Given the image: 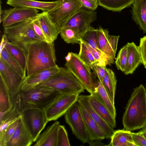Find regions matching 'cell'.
Listing matches in <instances>:
<instances>
[{"label":"cell","instance_id":"cell-8","mask_svg":"<svg viewBox=\"0 0 146 146\" xmlns=\"http://www.w3.org/2000/svg\"><path fill=\"white\" fill-rule=\"evenodd\" d=\"M21 116L33 142L36 141L49 122L44 110L34 108L27 109L21 112Z\"/></svg>","mask_w":146,"mask_h":146},{"label":"cell","instance_id":"cell-22","mask_svg":"<svg viewBox=\"0 0 146 146\" xmlns=\"http://www.w3.org/2000/svg\"><path fill=\"white\" fill-rule=\"evenodd\" d=\"M127 59V67L124 72L126 75L133 73L138 66L141 63V54L138 46L133 42H128Z\"/></svg>","mask_w":146,"mask_h":146},{"label":"cell","instance_id":"cell-28","mask_svg":"<svg viewBox=\"0 0 146 146\" xmlns=\"http://www.w3.org/2000/svg\"><path fill=\"white\" fill-rule=\"evenodd\" d=\"M117 80L114 72L107 68L102 83L113 103L115 104V97Z\"/></svg>","mask_w":146,"mask_h":146},{"label":"cell","instance_id":"cell-24","mask_svg":"<svg viewBox=\"0 0 146 146\" xmlns=\"http://www.w3.org/2000/svg\"><path fill=\"white\" fill-rule=\"evenodd\" d=\"M88 101L93 109L103 119L113 128L116 127L115 118L94 95H88Z\"/></svg>","mask_w":146,"mask_h":146},{"label":"cell","instance_id":"cell-10","mask_svg":"<svg viewBox=\"0 0 146 146\" xmlns=\"http://www.w3.org/2000/svg\"><path fill=\"white\" fill-rule=\"evenodd\" d=\"M78 93L60 94L44 110L48 121L56 120L64 115L78 101Z\"/></svg>","mask_w":146,"mask_h":146},{"label":"cell","instance_id":"cell-4","mask_svg":"<svg viewBox=\"0 0 146 146\" xmlns=\"http://www.w3.org/2000/svg\"><path fill=\"white\" fill-rule=\"evenodd\" d=\"M33 18L4 27L3 33L9 42L22 49L27 56L28 48L31 43L44 40L34 31L32 25Z\"/></svg>","mask_w":146,"mask_h":146},{"label":"cell","instance_id":"cell-25","mask_svg":"<svg viewBox=\"0 0 146 146\" xmlns=\"http://www.w3.org/2000/svg\"><path fill=\"white\" fill-rule=\"evenodd\" d=\"M91 94L94 95L115 118L116 113L115 104L112 102L102 83L99 80L93 92Z\"/></svg>","mask_w":146,"mask_h":146},{"label":"cell","instance_id":"cell-43","mask_svg":"<svg viewBox=\"0 0 146 146\" xmlns=\"http://www.w3.org/2000/svg\"><path fill=\"white\" fill-rule=\"evenodd\" d=\"M133 141L136 146H146V139L139 132H131Z\"/></svg>","mask_w":146,"mask_h":146},{"label":"cell","instance_id":"cell-48","mask_svg":"<svg viewBox=\"0 0 146 146\" xmlns=\"http://www.w3.org/2000/svg\"><path fill=\"white\" fill-rule=\"evenodd\" d=\"M72 57V52L68 53L67 55L65 57V59L66 61H68L70 60Z\"/></svg>","mask_w":146,"mask_h":146},{"label":"cell","instance_id":"cell-50","mask_svg":"<svg viewBox=\"0 0 146 146\" xmlns=\"http://www.w3.org/2000/svg\"><path fill=\"white\" fill-rule=\"evenodd\" d=\"M145 86H146V83Z\"/></svg>","mask_w":146,"mask_h":146},{"label":"cell","instance_id":"cell-26","mask_svg":"<svg viewBox=\"0 0 146 146\" xmlns=\"http://www.w3.org/2000/svg\"><path fill=\"white\" fill-rule=\"evenodd\" d=\"M107 145L111 146H136L133 142L131 132L124 129L115 130Z\"/></svg>","mask_w":146,"mask_h":146},{"label":"cell","instance_id":"cell-14","mask_svg":"<svg viewBox=\"0 0 146 146\" xmlns=\"http://www.w3.org/2000/svg\"><path fill=\"white\" fill-rule=\"evenodd\" d=\"M98 48L104 55L114 60L119 36L109 35L107 29L100 27L97 29Z\"/></svg>","mask_w":146,"mask_h":146},{"label":"cell","instance_id":"cell-6","mask_svg":"<svg viewBox=\"0 0 146 146\" xmlns=\"http://www.w3.org/2000/svg\"><path fill=\"white\" fill-rule=\"evenodd\" d=\"M65 65L80 81L85 90L92 94L96 87L98 81L95 80L91 71V68L85 64L76 53L72 52L70 60L66 61Z\"/></svg>","mask_w":146,"mask_h":146},{"label":"cell","instance_id":"cell-19","mask_svg":"<svg viewBox=\"0 0 146 146\" xmlns=\"http://www.w3.org/2000/svg\"><path fill=\"white\" fill-rule=\"evenodd\" d=\"M57 1L52 2L42 1L34 0H7V4L15 7L31 8L48 12L57 5Z\"/></svg>","mask_w":146,"mask_h":146},{"label":"cell","instance_id":"cell-17","mask_svg":"<svg viewBox=\"0 0 146 146\" xmlns=\"http://www.w3.org/2000/svg\"><path fill=\"white\" fill-rule=\"evenodd\" d=\"M59 67L42 70L27 76L23 80L21 89H26L37 86L58 73Z\"/></svg>","mask_w":146,"mask_h":146},{"label":"cell","instance_id":"cell-13","mask_svg":"<svg viewBox=\"0 0 146 146\" xmlns=\"http://www.w3.org/2000/svg\"><path fill=\"white\" fill-rule=\"evenodd\" d=\"M0 76L7 86L11 97L19 92L24 79L1 58Z\"/></svg>","mask_w":146,"mask_h":146},{"label":"cell","instance_id":"cell-11","mask_svg":"<svg viewBox=\"0 0 146 146\" xmlns=\"http://www.w3.org/2000/svg\"><path fill=\"white\" fill-rule=\"evenodd\" d=\"M96 19V12L87 10L82 7L72 15L62 29H73L76 32L81 39L82 36L90 27L91 23Z\"/></svg>","mask_w":146,"mask_h":146},{"label":"cell","instance_id":"cell-36","mask_svg":"<svg viewBox=\"0 0 146 146\" xmlns=\"http://www.w3.org/2000/svg\"><path fill=\"white\" fill-rule=\"evenodd\" d=\"M60 33L64 41L68 43H79L81 40L76 32L71 28H62Z\"/></svg>","mask_w":146,"mask_h":146},{"label":"cell","instance_id":"cell-31","mask_svg":"<svg viewBox=\"0 0 146 146\" xmlns=\"http://www.w3.org/2000/svg\"><path fill=\"white\" fill-rule=\"evenodd\" d=\"M13 106L9 90L0 77V112L7 111L10 110Z\"/></svg>","mask_w":146,"mask_h":146},{"label":"cell","instance_id":"cell-35","mask_svg":"<svg viewBox=\"0 0 146 146\" xmlns=\"http://www.w3.org/2000/svg\"><path fill=\"white\" fill-rule=\"evenodd\" d=\"M127 59V46L124 45L119 51L115 63L118 70L124 72L126 70Z\"/></svg>","mask_w":146,"mask_h":146},{"label":"cell","instance_id":"cell-41","mask_svg":"<svg viewBox=\"0 0 146 146\" xmlns=\"http://www.w3.org/2000/svg\"><path fill=\"white\" fill-rule=\"evenodd\" d=\"M91 68L94 74L98 78V80L102 83L107 72V68L106 66L96 64Z\"/></svg>","mask_w":146,"mask_h":146},{"label":"cell","instance_id":"cell-40","mask_svg":"<svg viewBox=\"0 0 146 146\" xmlns=\"http://www.w3.org/2000/svg\"><path fill=\"white\" fill-rule=\"evenodd\" d=\"M32 24L33 29L36 34L44 41L49 42L42 28L38 15L33 19Z\"/></svg>","mask_w":146,"mask_h":146},{"label":"cell","instance_id":"cell-7","mask_svg":"<svg viewBox=\"0 0 146 146\" xmlns=\"http://www.w3.org/2000/svg\"><path fill=\"white\" fill-rule=\"evenodd\" d=\"M57 1L56 6L47 13L60 32L66 23L74 14L82 7V5L79 0Z\"/></svg>","mask_w":146,"mask_h":146},{"label":"cell","instance_id":"cell-37","mask_svg":"<svg viewBox=\"0 0 146 146\" xmlns=\"http://www.w3.org/2000/svg\"><path fill=\"white\" fill-rule=\"evenodd\" d=\"M84 43L92 53L94 58L97 61L98 64L106 66L107 65H110L114 63V60L111 59L103 54L97 51L88 44Z\"/></svg>","mask_w":146,"mask_h":146},{"label":"cell","instance_id":"cell-33","mask_svg":"<svg viewBox=\"0 0 146 146\" xmlns=\"http://www.w3.org/2000/svg\"><path fill=\"white\" fill-rule=\"evenodd\" d=\"M80 50L78 54L79 58L90 68L97 62L86 44L81 40L79 43Z\"/></svg>","mask_w":146,"mask_h":146},{"label":"cell","instance_id":"cell-44","mask_svg":"<svg viewBox=\"0 0 146 146\" xmlns=\"http://www.w3.org/2000/svg\"><path fill=\"white\" fill-rule=\"evenodd\" d=\"M82 7L90 11H93L98 7V2L94 0H79Z\"/></svg>","mask_w":146,"mask_h":146},{"label":"cell","instance_id":"cell-2","mask_svg":"<svg viewBox=\"0 0 146 146\" xmlns=\"http://www.w3.org/2000/svg\"><path fill=\"white\" fill-rule=\"evenodd\" d=\"M123 129L133 131L146 126V89L142 84L134 88L122 118Z\"/></svg>","mask_w":146,"mask_h":146},{"label":"cell","instance_id":"cell-32","mask_svg":"<svg viewBox=\"0 0 146 146\" xmlns=\"http://www.w3.org/2000/svg\"><path fill=\"white\" fill-rule=\"evenodd\" d=\"M0 58L24 79L26 78V74L20 64L5 47L0 52Z\"/></svg>","mask_w":146,"mask_h":146},{"label":"cell","instance_id":"cell-49","mask_svg":"<svg viewBox=\"0 0 146 146\" xmlns=\"http://www.w3.org/2000/svg\"><path fill=\"white\" fill-rule=\"evenodd\" d=\"M94 0V1H97V2H98V0Z\"/></svg>","mask_w":146,"mask_h":146},{"label":"cell","instance_id":"cell-46","mask_svg":"<svg viewBox=\"0 0 146 146\" xmlns=\"http://www.w3.org/2000/svg\"><path fill=\"white\" fill-rule=\"evenodd\" d=\"M99 141L98 140L91 141L90 140L88 143L90 146L104 145L103 143Z\"/></svg>","mask_w":146,"mask_h":146},{"label":"cell","instance_id":"cell-3","mask_svg":"<svg viewBox=\"0 0 146 146\" xmlns=\"http://www.w3.org/2000/svg\"><path fill=\"white\" fill-rule=\"evenodd\" d=\"M56 61L53 42L42 40L31 43L27 55V76L58 66Z\"/></svg>","mask_w":146,"mask_h":146},{"label":"cell","instance_id":"cell-20","mask_svg":"<svg viewBox=\"0 0 146 146\" xmlns=\"http://www.w3.org/2000/svg\"><path fill=\"white\" fill-rule=\"evenodd\" d=\"M60 122L56 121L40 134L34 146H57V136Z\"/></svg>","mask_w":146,"mask_h":146},{"label":"cell","instance_id":"cell-45","mask_svg":"<svg viewBox=\"0 0 146 146\" xmlns=\"http://www.w3.org/2000/svg\"><path fill=\"white\" fill-rule=\"evenodd\" d=\"M9 41L6 35L3 34L2 36V37L0 43V52H1L3 49L5 47V46Z\"/></svg>","mask_w":146,"mask_h":146},{"label":"cell","instance_id":"cell-39","mask_svg":"<svg viewBox=\"0 0 146 146\" xmlns=\"http://www.w3.org/2000/svg\"><path fill=\"white\" fill-rule=\"evenodd\" d=\"M67 131L64 125H60L58 130L57 146H70Z\"/></svg>","mask_w":146,"mask_h":146},{"label":"cell","instance_id":"cell-23","mask_svg":"<svg viewBox=\"0 0 146 146\" xmlns=\"http://www.w3.org/2000/svg\"><path fill=\"white\" fill-rule=\"evenodd\" d=\"M38 17L43 31L49 42H53L60 33L58 30L51 21L47 12L38 13Z\"/></svg>","mask_w":146,"mask_h":146},{"label":"cell","instance_id":"cell-9","mask_svg":"<svg viewBox=\"0 0 146 146\" xmlns=\"http://www.w3.org/2000/svg\"><path fill=\"white\" fill-rule=\"evenodd\" d=\"M64 118L66 122L76 138L83 143H88L90 141L89 136L78 101L66 111L64 114Z\"/></svg>","mask_w":146,"mask_h":146},{"label":"cell","instance_id":"cell-27","mask_svg":"<svg viewBox=\"0 0 146 146\" xmlns=\"http://www.w3.org/2000/svg\"><path fill=\"white\" fill-rule=\"evenodd\" d=\"M5 48L18 62L26 74L27 56L25 52L18 46L9 41L6 44Z\"/></svg>","mask_w":146,"mask_h":146},{"label":"cell","instance_id":"cell-5","mask_svg":"<svg viewBox=\"0 0 146 146\" xmlns=\"http://www.w3.org/2000/svg\"><path fill=\"white\" fill-rule=\"evenodd\" d=\"M59 68L58 73L38 85L51 88L60 94H80L84 92V86L71 72L66 68Z\"/></svg>","mask_w":146,"mask_h":146},{"label":"cell","instance_id":"cell-38","mask_svg":"<svg viewBox=\"0 0 146 146\" xmlns=\"http://www.w3.org/2000/svg\"><path fill=\"white\" fill-rule=\"evenodd\" d=\"M19 118L9 126L3 132L0 133V146H5L6 143L11 138Z\"/></svg>","mask_w":146,"mask_h":146},{"label":"cell","instance_id":"cell-15","mask_svg":"<svg viewBox=\"0 0 146 146\" xmlns=\"http://www.w3.org/2000/svg\"><path fill=\"white\" fill-rule=\"evenodd\" d=\"M78 102L85 109L99 125L105 134L106 139H110L115 130L93 109L89 102L88 95H79Z\"/></svg>","mask_w":146,"mask_h":146},{"label":"cell","instance_id":"cell-34","mask_svg":"<svg viewBox=\"0 0 146 146\" xmlns=\"http://www.w3.org/2000/svg\"><path fill=\"white\" fill-rule=\"evenodd\" d=\"M81 40L97 51L103 53L98 47L97 29L90 26L82 36Z\"/></svg>","mask_w":146,"mask_h":146},{"label":"cell","instance_id":"cell-47","mask_svg":"<svg viewBox=\"0 0 146 146\" xmlns=\"http://www.w3.org/2000/svg\"><path fill=\"white\" fill-rule=\"evenodd\" d=\"M139 132L146 139V126L143 128Z\"/></svg>","mask_w":146,"mask_h":146},{"label":"cell","instance_id":"cell-21","mask_svg":"<svg viewBox=\"0 0 146 146\" xmlns=\"http://www.w3.org/2000/svg\"><path fill=\"white\" fill-rule=\"evenodd\" d=\"M132 4V19L146 33V0H134Z\"/></svg>","mask_w":146,"mask_h":146},{"label":"cell","instance_id":"cell-16","mask_svg":"<svg viewBox=\"0 0 146 146\" xmlns=\"http://www.w3.org/2000/svg\"><path fill=\"white\" fill-rule=\"evenodd\" d=\"M32 137L20 117L17 125L11 138L5 146H29L33 142Z\"/></svg>","mask_w":146,"mask_h":146},{"label":"cell","instance_id":"cell-29","mask_svg":"<svg viewBox=\"0 0 146 146\" xmlns=\"http://www.w3.org/2000/svg\"><path fill=\"white\" fill-rule=\"evenodd\" d=\"M21 116V113L13 105L9 110L4 112H0V133Z\"/></svg>","mask_w":146,"mask_h":146},{"label":"cell","instance_id":"cell-18","mask_svg":"<svg viewBox=\"0 0 146 146\" xmlns=\"http://www.w3.org/2000/svg\"><path fill=\"white\" fill-rule=\"evenodd\" d=\"M79 105L81 113L90 140L100 141L106 139L105 134L97 123L85 109L80 104Z\"/></svg>","mask_w":146,"mask_h":146},{"label":"cell","instance_id":"cell-42","mask_svg":"<svg viewBox=\"0 0 146 146\" xmlns=\"http://www.w3.org/2000/svg\"><path fill=\"white\" fill-rule=\"evenodd\" d=\"M138 46L141 55V63L146 69V35L140 38Z\"/></svg>","mask_w":146,"mask_h":146},{"label":"cell","instance_id":"cell-1","mask_svg":"<svg viewBox=\"0 0 146 146\" xmlns=\"http://www.w3.org/2000/svg\"><path fill=\"white\" fill-rule=\"evenodd\" d=\"M60 94L51 88L38 85L26 89H20L11 97L13 105L20 113L29 108L44 110Z\"/></svg>","mask_w":146,"mask_h":146},{"label":"cell","instance_id":"cell-12","mask_svg":"<svg viewBox=\"0 0 146 146\" xmlns=\"http://www.w3.org/2000/svg\"><path fill=\"white\" fill-rule=\"evenodd\" d=\"M38 10L36 9L26 7H15L2 11L0 7V23L4 27L36 17Z\"/></svg>","mask_w":146,"mask_h":146},{"label":"cell","instance_id":"cell-30","mask_svg":"<svg viewBox=\"0 0 146 146\" xmlns=\"http://www.w3.org/2000/svg\"><path fill=\"white\" fill-rule=\"evenodd\" d=\"M134 0H98V5L108 10L120 12L129 7Z\"/></svg>","mask_w":146,"mask_h":146}]
</instances>
